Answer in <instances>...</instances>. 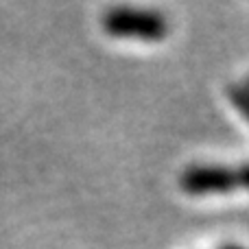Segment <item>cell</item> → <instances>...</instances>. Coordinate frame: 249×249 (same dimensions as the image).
<instances>
[{
    "label": "cell",
    "instance_id": "1",
    "mask_svg": "<svg viewBox=\"0 0 249 249\" xmlns=\"http://www.w3.org/2000/svg\"><path fill=\"white\" fill-rule=\"evenodd\" d=\"M103 29L114 37L160 42L166 37L168 24L162 13L136 7H114L105 13Z\"/></svg>",
    "mask_w": 249,
    "mask_h": 249
},
{
    "label": "cell",
    "instance_id": "2",
    "mask_svg": "<svg viewBox=\"0 0 249 249\" xmlns=\"http://www.w3.org/2000/svg\"><path fill=\"white\" fill-rule=\"evenodd\" d=\"M179 186L188 195L230 193L238 188V173L236 168L221 164H195L181 173Z\"/></svg>",
    "mask_w": 249,
    "mask_h": 249
},
{
    "label": "cell",
    "instance_id": "3",
    "mask_svg": "<svg viewBox=\"0 0 249 249\" xmlns=\"http://www.w3.org/2000/svg\"><path fill=\"white\" fill-rule=\"evenodd\" d=\"M228 96L232 101V105L238 109V112L245 116V121L249 123V90L245 86H230Z\"/></svg>",
    "mask_w": 249,
    "mask_h": 249
},
{
    "label": "cell",
    "instance_id": "4",
    "mask_svg": "<svg viewBox=\"0 0 249 249\" xmlns=\"http://www.w3.org/2000/svg\"><path fill=\"white\" fill-rule=\"evenodd\" d=\"M236 173H238V186L249 190V162L241 164V166L236 168Z\"/></svg>",
    "mask_w": 249,
    "mask_h": 249
},
{
    "label": "cell",
    "instance_id": "5",
    "mask_svg": "<svg viewBox=\"0 0 249 249\" xmlns=\"http://www.w3.org/2000/svg\"><path fill=\"white\" fill-rule=\"evenodd\" d=\"M221 249H245V247H238V245H225V247H221Z\"/></svg>",
    "mask_w": 249,
    "mask_h": 249
},
{
    "label": "cell",
    "instance_id": "6",
    "mask_svg": "<svg viewBox=\"0 0 249 249\" xmlns=\"http://www.w3.org/2000/svg\"><path fill=\"white\" fill-rule=\"evenodd\" d=\"M245 88H247V90H249V83H247V86H245Z\"/></svg>",
    "mask_w": 249,
    "mask_h": 249
}]
</instances>
